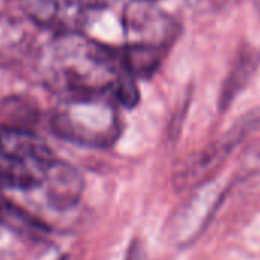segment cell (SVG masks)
<instances>
[{"mask_svg": "<svg viewBox=\"0 0 260 260\" xmlns=\"http://www.w3.org/2000/svg\"><path fill=\"white\" fill-rule=\"evenodd\" d=\"M122 72L119 49L80 32L57 34L43 55V77L63 100L107 95Z\"/></svg>", "mask_w": 260, "mask_h": 260, "instance_id": "1", "label": "cell"}, {"mask_svg": "<svg viewBox=\"0 0 260 260\" xmlns=\"http://www.w3.org/2000/svg\"><path fill=\"white\" fill-rule=\"evenodd\" d=\"M55 161L37 135L0 124V188H42Z\"/></svg>", "mask_w": 260, "mask_h": 260, "instance_id": "2", "label": "cell"}, {"mask_svg": "<svg viewBox=\"0 0 260 260\" xmlns=\"http://www.w3.org/2000/svg\"><path fill=\"white\" fill-rule=\"evenodd\" d=\"M52 130L71 143L107 147L119 135L116 110L106 95L63 100L52 116Z\"/></svg>", "mask_w": 260, "mask_h": 260, "instance_id": "3", "label": "cell"}, {"mask_svg": "<svg viewBox=\"0 0 260 260\" xmlns=\"http://www.w3.org/2000/svg\"><path fill=\"white\" fill-rule=\"evenodd\" d=\"M125 45L169 51L181 32L176 20L155 0H130L122 13Z\"/></svg>", "mask_w": 260, "mask_h": 260, "instance_id": "4", "label": "cell"}, {"mask_svg": "<svg viewBox=\"0 0 260 260\" xmlns=\"http://www.w3.org/2000/svg\"><path fill=\"white\" fill-rule=\"evenodd\" d=\"M246 137L242 130L233 124L226 132L214 143L202 149L201 152L187 156L173 173V182L178 190L188 187H201L208 182L210 176L216 173L231 152L245 141Z\"/></svg>", "mask_w": 260, "mask_h": 260, "instance_id": "5", "label": "cell"}, {"mask_svg": "<svg viewBox=\"0 0 260 260\" xmlns=\"http://www.w3.org/2000/svg\"><path fill=\"white\" fill-rule=\"evenodd\" d=\"M222 201V187L216 182H207L176 211L170 222V237L178 245H187L194 240L207 226L211 214Z\"/></svg>", "mask_w": 260, "mask_h": 260, "instance_id": "6", "label": "cell"}, {"mask_svg": "<svg viewBox=\"0 0 260 260\" xmlns=\"http://www.w3.org/2000/svg\"><path fill=\"white\" fill-rule=\"evenodd\" d=\"M20 7L36 25L64 34L77 32L95 0H20Z\"/></svg>", "mask_w": 260, "mask_h": 260, "instance_id": "7", "label": "cell"}, {"mask_svg": "<svg viewBox=\"0 0 260 260\" xmlns=\"http://www.w3.org/2000/svg\"><path fill=\"white\" fill-rule=\"evenodd\" d=\"M42 190L51 207L55 210H69L81 199L84 181L75 167L57 159L52 164Z\"/></svg>", "mask_w": 260, "mask_h": 260, "instance_id": "8", "label": "cell"}, {"mask_svg": "<svg viewBox=\"0 0 260 260\" xmlns=\"http://www.w3.org/2000/svg\"><path fill=\"white\" fill-rule=\"evenodd\" d=\"M260 63V52L251 46H242L234 58L233 68L223 80L219 95V110L230 109L236 96L245 89Z\"/></svg>", "mask_w": 260, "mask_h": 260, "instance_id": "9", "label": "cell"}, {"mask_svg": "<svg viewBox=\"0 0 260 260\" xmlns=\"http://www.w3.org/2000/svg\"><path fill=\"white\" fill-rule=\"evenodd\" d=\"M110 93L124 107L127 109L135 107L140 101V90L137 86V78H134L132 75H128L125 72H121Z\"/></svg>", "mask_w": 260, "mask_h": 260, "instance_id": "10", "label": "cell"}, {"mask_svg": "<svg viewBox=\"0 0 260 260\" xmlns=\"http://www.w3.org/2000/svg\"><path fill=\"white\" fill-rule=\"evenodd\" d=\"M125 260H147L144 246H143V243L140 240H134L132 245L128 246Z\"/></svg>", "mask_w": 260, "mask_h": 260, "instance_id": "11", "label": "cell"}, {"mask_svg": "<svg viewBox=\"0 0 260 260\" xmlns=\"http://www.w3.org/2000/svg\"><path fill=\"white\" fill-rule=\"evenodd\" d=\"M254 4H255V8L260 11V0H254Z\"/></svg>", "mask_w": 260, "mask_h": 260, "instance_id": "12", "label": "cell"}, {"mask_svg": "<svg viewBox=\"0 0 260 260\" xmlns=\"http://www.w3.org/2000/svg\"><path fill=\"white\" fill-rule=\"evenodd\" d=\"M155 2H156V0H155Z\"/></svg>", "mask_w": 260, "mask_h": 260, "instance_id": "13", "label": "cell"}]
</instances>
